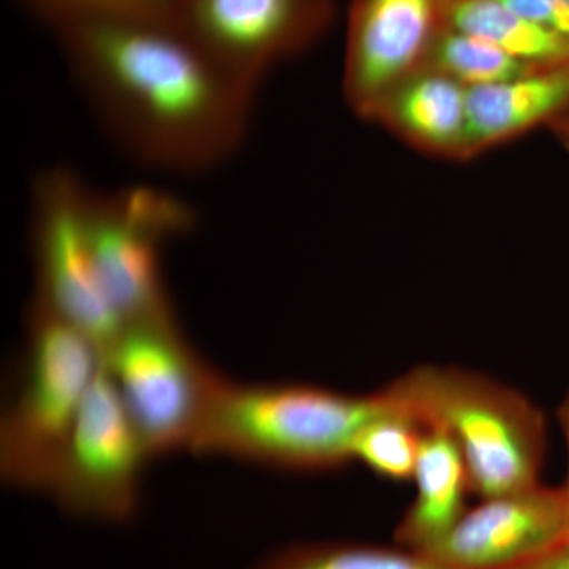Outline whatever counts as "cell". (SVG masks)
Returning a JSON list of instances; mask_svg holds the SVG:
<instances>
[{
  "label": "cell",
  "mask_w": 569,
  "mask_h": 569,
  "mask_svg": "<svg viewBox=\"0 0 569 569\" xmlns=\"http://www.w3.org/2000/svg\"><path fill=\"white\" fill-rule=\"evenodd\" d=\"M86 103L134 162L201 173L244 141L258 86L170 22L89 21L52 31Z\"/></svg>",
  "instance_id": "6da1fadb"
},
{
  "label": "cell",
  "mask_w": 569,
  "mask_h": 569,
  "mask_svg": "<svg viewBox=\"0 0 569 569\" xmlns=\"http://www.w3.org/2000/svg\"><path fill=\"white\" fill-rule=\"evenodd\" d=\"M392 407L385 388L348 395L316 385L223 378L190 452L283 470H335L350 462L356 433Z\"/></svg>",
  "instance_id": "7a4b0ae2"
},
{
  "label": "cell",
  "mask_w": 569,
  "mask_h": 569,
  "mask_svg": "<svg viewBox=\"0 0 569 569\" xmlns=\"http://www.w3.org/2000/svg\"><path fill=\"white\" fill-rule=\"evenodd\" d=\"M385 391L422 427L447 433L481 500L538 485L546 419L522 392L459 367L419 366Z\"/></svg>",
  "instance_id": "3957f363"
},
{
  "label": "cell",
  "mask_w": 569,
  "mask_h": 569,
  "mask_svg": "<svg viewBox=\"0 0 569 569\" xmlns=\"http://www.w3.org/2000/svg\"><path fill=\"white\" fill-rule=\"evenodd\" d=\"M102 366V350L84 332L31 301L17 387L0 419L7 486L48 492Z\"/></svg>",
  "instance_id": "277c9868"
},
{
  "label": "cell",
  "mask_w": 569,
  "mask_h": 569,
  "mask_svg": "<svg viewBox=\"0 0 569 569\" xmlns=\"http://www.w3.org/2000/svg\"><path fill=\"white\" fill-rule=\"evenodd\" d=\"M103 366L151 458L192 449L223 377L194 351L174 316L123 326Z\"/></svg>",
  "instance_id": "5b68a950"
},
{
  "label": "cell",
  "mask_w": 569,
  "mask_h": 569,
  "mask_svg": "<svg viewBox=\"0 0 569 569\" xmlns=\"http://www.w3.org/2000/svg\"><path fill=\"white\" fill-rule=\"evenodd\" d=\"M193 227L192 209L163 190L89 189L86 234L92 268L122 328L174 316L163 279V247Z\"/></svg>",
  "instance_id": "8992f818"
},
{
  "label": "cell",
  "mask_w": 569,
  "mask_h": 569,
  "mask_svg": "<svg viewBox=\"0 0 569 569\" xmlns=\"http://www.w3.org/2000/svg\"><path fill=\"white\" fill-rule=\"evenodd\" d=\"M151 458L102 366L67 441L48 496L73 518L130 522L141 503V478Z\"/></svg>",
  "instance_id": "52a82bcc"
},
{
  "label": "cell",
  "mask_w": 569,
  "mask_h": 569,
  "mask_svg": "<svg viewBox=\"0 0 569 569\" xmlns=\"http://www.w3.org/2000/svg\"><path fill=\"white\" fill-rule=\"evenodd\" d=\"M91 187L66 168H51L32 183V301L84 332L102 350L122 325L93 272L86 201Z\"/></svg>",
  "instance_id": "ba28073f"
},
{
  "label": "cell",
  "mask_w": 569,
  "mask_h": 569,
  "mask_svg": "<svg viewBox=\"0 0 569 569\" xmlns=\"http://www.w3.org/2000/svg\"><path fill=\"white\" fill-rule=\"evenodd\" d=\"M335 0H178L176 26L250 84L312 47L335 20Z\"/></svg>",
  "instance_id": "9c48e42d"
},
{
  "label": "cell",
  "mask_w": 569,
  "mask_h": 569,
  "mask_svg": "<svg viewBox=\"0 0 569 569\" xmlns=\"http://www.w3.org/2000/svg\"><path fill=\"white\" fill-rule=\"evenodd\" d=\"M443 28V0H353L342 81L351 110L369 121L397 84L425 69Z\"/></svg>",
  "instance_id": "30bf717a"
},
{
  "label": "cell",
  "mask_w": 569,
  "mask_h": 569,
  "mask_svg": "<svg viewBox=\"0 0 569 569\" xmlns=\"http://www.w3.org/2000/svg\"><path fill=\"white\" fill-rule=\"evenodd\" d=\"M568 539L567 492L538 482L467 509L455 529L422 553L449 569H509Z\"/></svg>",
  "instance_id": "8fae6325"
},
{
  "label": "cell",
  "mask_w": 569,
  "mask_h": 569,
  "mask_svg": "<svg viewBox=\"0 0 569 569\" xmlns=\"http://www.w3.org/2000/svg\"><path fill=\"white\" fill-rule=\"evenodd\" d=\"M569 111V56L496 84L468 89V160Z\"/></svg>",
  "instance_id": "7c38bea8"
},
{
  "label": "cell",
  "mask_w": 569,
  "mask_h": 569,
  "mask_svg": "<svg viewBox=\"0 0 569 569\" xmlns=\"http://www.w3.org/2000/svg\"><path fill=\"white\" fill-rule=\"evenodd\" d=\"M369 121L427 156L468 160V89L430 67L397 84Z\"/></svg>",
  "instance_id": "4fadbf2b"
},
{
  "label": "cell",
  "mask_w": 569,
  "mask_h": 569,
  "mask_svg": "<svg viewBox=\"0 0 569 569\" xmlns=\"http://www.w3.org/2000/svg\"><path fill=\"white\" fill-rule=\"evenodd\" d=\"M413 481L417 497L400 520L396 539L402 548L425 552L455 529L471 493L466 462L447 433L425 427Z\"/></svg>",
  "instance_id": "5bb4252c"
},
{
  "label": "cell",
  "mask_w": 569,
  "mask_h": 569,
  "mask_svg": "<svg viewBox=\"0 0 569 569\" xmlns=\"http://www.w3.org/2000/svg\"><path fill=\"white\" fill-rule=\"evenodd\" d=\"M445 24L490 41L529 66L568 58L569 41L527 20L500 0H443Z\"/></svg>",
  "instance_id": "9a60e30c"
},
{
  "label": "cell",
  "mask_w": 569,
  "mask_h": 569,
  "mask_svg": "<svg viewBox=\"0 0 569 569\" xmlns=\"http://www.w3.org/2000/svg\"><path fill=\"white\" fill-rule=\"evenodd\" d=\"M252 569H449L418 550L361 542H301L277 550Z\"/></svg>",
  "instance_id": "2e32d148"
},
{
  "label": "cell",
  "mask_w": 569,
  "mask_h": 569,
  "mask_svg": "<svg viewBox=\"0 0 569 569\" xmlns=\"http://www.w3.org/2000/svg\"><path fill=\"white\" fill-rule=\"evenodd\" d=\"M422 430L425 427L395 402L391 410L373 418L356 433L351 460H359L392 481L413 479Z\"/></svg>",
  "instance_id": "e0dca14e"
},
{
  "label": "cell",
  "mask_w": 569,
  "mask_h": 569,
  "mask_svg": "<svg viewBox=\"0 0 569 569\" xmlns=\"http://www.w3.org/2000/svg\"><path fill=\"white\" fill-rule=\"evenodd\" d=\"M426 67L448 74L467 89H473L507 81L533 66L511 58L488 40L445 24L430 50Z\"/></svg>",
  "instance_id": "ac0fdd59"
},
{
  "label": "cell",
  "mask_w": 569,
  "mask_h": 569,
  "mask_svg": "<svg viewBox=\"0 0 569 569\" xmlns=\"http://www.w3.org/2000/svg\"><path fill=\"white\" fill-rule=\"evenodd\" d=\"M54 29L89 21H157L176 24L178 0H21Z\"/></svg>",
  "instance_id": "d6986e66"
},
{
  "label": "cell",
  "mask_w": 569,
  "mask_h": 569,
  "mask_svg": "<svg viewBox=\"0 0 569 569\" xmlns=\"http://www.w3.org/2000/svg\"><path fill=\"white\" fill-rule=\"evenodd\" d=\"M527 20L569 41V0H500Z\"/></svg>",
  "instance_id": "ffe728a7"
},
{
  "label": "cell",
  "mask_w": 569,
  "mask_h": 569,
  "mask_svg": "<svg viewBox=\"0 0 569 569\" xmlns=\"http://www.w3.org/2000/svg\"><path fill=\"white\" fill-rule=\"evenodd\" d=\"M509 569H569V539L559 548L549 550L537 559Z\"/></svg>",
  "instance_id": "44dd1931"
},
{
  "label": "cell",
  "mask_w": 569,
  "mask_h": 569,
  "mask_svg": "<svg viewBox=\"0 0 569 569\" xmlns=\"http://www.w3.org/2000/svg\"><path fill=\"white\" fill-rule=\"evenodd\" d=\"M559 422L561 427V432H563L565 440H567V447H568V455H569V388L567 391V395H565L563 400H561L560 407H559ZM565 492H567V496L569 498V470H568V478L567 482H565L563 486Z\"/></svg>",
  "instance_id": "7402d4cb"
},
{
  "label": "cell",
  "mask_w": 569,
  "mask_h": 569,
  "mask_svg": "<svg viewBox=\"0 0 569 569\" xmlns=\"http://www.w3.org/2000/svg\"><path fill=\"white\" fill-rule=\"evenodd\" d=\"M549 129L556 134L557 140L563 146L565 151L569 153V111L567 114L561 116L560 119H557Z\"/></svg>",
  "instance_id": "603a6c76"
}]
</instances>
